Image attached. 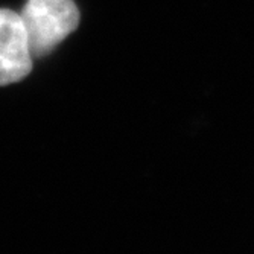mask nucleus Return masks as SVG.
Here are the masks:
<instances>
[{"instance_id":"obj_2","label":"nucleus","mask_w":254,"mask_h":254,"mask_svg":"<svg viewBox=\"0 0 254 254\" xmlns=\"http://www.w3.org/2000/svg\"><path fill=\"white\" fill-rule=\"evenodd\" d=\"M31 68L32 55L20 14L0 9V85L23 79Z\"/></svg>"},{"instance_id":"obj_1","label":"nucleus","mask_w":254,"mask_h":254,"mask_svg":"<svg viewBox=\"0 0 254 254\" xmlns=\"http://www.w3.org/2000/svg\"><path fill=\"white\" fill-rule=\"evenodd\" d=\"M32 58L48 55L79 23L73 0H28L20 14Z\"/></svg>"}]
</instances>
